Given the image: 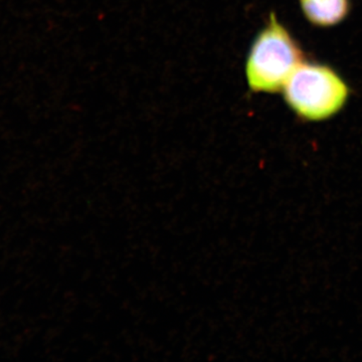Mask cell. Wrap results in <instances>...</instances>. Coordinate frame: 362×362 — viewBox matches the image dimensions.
Instances as JSON below:
<instances>
[{"instance_id": "3", "label": "cell", "mask_w": 362, "mask_h": 362, "mask_svg": "<svg viewBox=\"0 0 362 362\" xmlns=\"http://www.w3.org/2000/svg\"><path fill=\"white\" fill-rule=\"evenodd\" d=\"M305 20L314 28H330L341 25L352 11V0H299Z\"/></svg>"}, {"instance_id": "1", "label": "cell", "mask_w": 362, "mask_h": 362, "mask_svg": "<svg viewBox=\"0 0 362 362\" xmlns=\"http://www.w3.org/2000/svg\"><path fill=\"white\" fill-rule=\"evenodd\" d=\"M290 111L300 121L324 122L334 118L351 97V88L333 66L305 61L281 90Z\"/></svg>"}, {"instance_id": "2", "label": "cell", "mask_w": 362, "mask_h": 362, "mask_svg": "<svg viewBox=\"0 0 362 362\" xmlns=\"http://www.w3.org/2000/svg\"><path fill=\"white\" fill-rule=\"evenodd\" d=\"M306 59L301 44L281 23L277 14L271 13L247 54V86L254 93L281 92L290 76Z\"/></svg>"}]
</instances>
